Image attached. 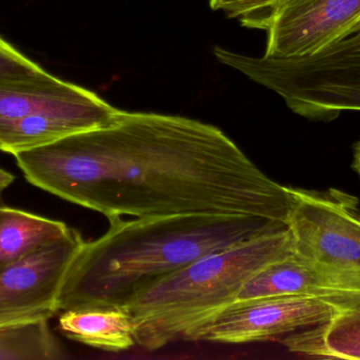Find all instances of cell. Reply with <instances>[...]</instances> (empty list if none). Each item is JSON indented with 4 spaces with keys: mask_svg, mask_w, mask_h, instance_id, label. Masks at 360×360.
<instances>
[{
    "mask_svg": "<svg viewBox=\"0 0 360 360\" xmlns=\"http://www.w3.org/2000/svg\"><path fill=\"white\" fill-rule=\"evenodd\" d=\"M13 181H14V175L4 169L0 168V190H6L13 183Z\"/></svg>",
    "mask_w": 360,
    "mask_h": 360,
    "instance_id": "obj_18",
    "label": "cell"
},
{
    "mask_svg": "<svg viewBox=\"0 0 360 360\" xmlns=\"http://www.w3.org/2000/svg\"><path fill=\"white\" fill-rule=\"evenodd\" d=\"M109 222L108 232L86 241L70 266L58 312L124 308L143 290L203 256L288 228L285 222L241 215L117 217Z\"/></svg>",
    "mask_w": 360,
    "mask_h": 360,
    "instance_id": "obj_2",
    "label": "cell"
},
{
    "mask_svg": "<svg viewBox=\"0 0 360 360\" xmlns=\"http://www.w3.org/2000/svg\"><path fill=\"white\" fill-rule=\"evenodd\" d=\"M216 58L285 101L294 113L330 122L360 111V30L315 54L254 57L214 48Z\"/></svg>",
    "mask_w": 360,
    "mask_h": 360,
    "instance_id": "obj_4",
    "label": "cell"
},
{
    "mask_svg": "<svg viewBox=\"0 0 360 360\" xmlns=\"http://www.w3.org/2000/svg\"><path fill=\"white\" fill-rule=\"evenodd\" d=\"M288 228L294 253L314 263L360 273V209L356 197L290 187Z\"/></svg>",
    "mask_w": 360,
    "mask_h": 360,
    "instance_id": "obj_5",
    "label": "cell"
},
{
    "mask_svg": "<svg viewBox=\"0 0 360 360\" xmlns=\"http://www.w3.org/2000/svg\"><path fill=\"white\" fill-rule=\"evenodd\" d=\"M289 228L203 256L137 294L124 306L135 344L156 351L188 336L236 302L243 285L271 262L293 255Z\"/></svg>",
    "mask_w": 360,
    "mask_h": 360,
    "instance_id": "obj_3",
    "label": "cell"
},
{
    "mask_svg": "<svg viewBox=\"0 0 360 360\" xmlns=\"http://www.w3.org/2000/svg\"><path fill=\"white\" fill-rule=\"evenodd\" d=\"M59 330L70 340L105 352H122L135 344L134 330L122 308H88L63 312Z\"/></svg>",
    "mask_w": 360,
    "mask_h": 360,
    "instance_id": "obj_12",
    "label": "cell"
},
{
    "mask_svg": "<svg viewBox=\"0 0 360 360\" xmlns=\"http://www.w3.org/2000/svg\"><path fill=\"white\" fill-rule=\"evenodd\" d=\"M70 226L22 209L0 206V268L67 232Z\"/></svg>",
    "mask_w": 360,
    "mask_h": 360,
    "instance_id": "obj_13",
    "label": "cell"
},
{
    "mask_svg": "<svg viewBox=\"0 0 360 360\" xmlns=\"http://www.w3.org/2000/svg\"><path fill=\"white\" fill-rule=\"evenodd\" d=\"M93 91L44 71L23 78L0 80V123L32 114L95 103Z\"/></svg>",
    "mask_w": 360,
    "mask_h": 360,
    "instance_id": "obj_10",
    "label": "cell"
},
{
    "mask_svg": "<svg viewBox=\"0 0 360 360\" xmlns=\"http://www.w3.org/2000/svg\"><path fill=\"white\" fill-rule=\"evenodd\" d=\"M27 182L108 218L241 215L288 224L290 187L216 126L120 110L113 122L14 154Z\"/></svg>",
    "mask_w": 360,
    "mask_h": 360,
    "instance_id": "obj_1",
    "label": "cell"
},
{
    "mask_svg": "<svg viewBox=\"0 0 360 360\" xmlns=\"http://www.w3.org/2000/svg\"><path fill=\"white\" fill-rule=\"evenodd\" d=\"M258 0H210V6L214 11L221 10L230 18H237Z\"/></svg>",
    "mask_w": 360,
    "mask_h": 360,
    "instance_id": "obj_17",
    "label": "cell"
},
{
    "mask_svg": "<svg viewBox=\"0 0 360 360\" xmlns=\"http://www.w3.org/2000/svg\"><path fill=\"white\" fill-rule=\"evenodd\" d=\"M352 166L360 178V141L357 142L354 146V160H353Z\"/></svg>",
    "mask_w": 360,
    "mask_h": 360,
    "instance_id": "obj_19",
    "label": "cell"
},
{
    "mask_svg": "<svg viewBox=\"0 0 360 360\" xmlns=\"http://www.w3.org/2000/svg\"><path fill=\"white\" fill-rule=\"evenodd\" d=\"M281 1L283 0H258L243 11L237 18L245 27L264 30L271 13Z\"/></svg>",
    "mask_w": 360,
    "mask_h": 360,
    "instance_id": "obj_16",
    "label": "cell"
},
{
    "mask_svg": "<svg viewBox=\"0 0 360 360\" xmlns=\"http://www.w3.org/2000/svg\"><path fill=\"white\" fill-rule=\"evenodd\" d=\"M44 71L46 70L0 37V80L29 77Z\"/></svg>",
    "mask_w": 360,
    "mask_h": 360,
    "instance_id": "obj_15",
    "label": "cell"
},
{
    "mask_svg": "<svg viewBox=\"0 0 360 360\" xmlns=\"http://www.w3.org/2000/svg\"><path fill=\"white\" fill-rule=\"evenodd\" d=\"M86 241L67 232L23 254L0 268V327L49 321L58 313L63 281Z\"/></svg>",
    "mask_w": 360,
    "mask_h": 360,
    "instance_id": "obj_7",
    "label": "cell"
},
{
    "mask_svg": "<svg viewBox=\"0 0 360 360\" xmlns=\"http://www.w3.org/2000/svg\"><path fill=\"white\" fill-rule=\"evenodd\" d=\"M292 353L326 359H360V304L336 315L331 321L281 340Z\"/></svg>",
    "mask_w": 360,
    "mask_h": 360,
    "instance_id": "obj_11",
    "label": "cell"
},
{
    "mask_svg": "<svg viewBox=\"0 0 360 360\" xmlns=\"http://www.w3.org/2000/svg\"><path fill=\"white\" fill-rule=\"evenodd\" d=\"M4 190H0V206H2V205H4Z\"/></svg>",
    "mask_w": 360,
    "mask_h": 360,
    "instance_id": "obj_20",
    "label": "cell"
},
{
    "mask_svg": "<svg viewBox=\"0 0 360 360\" xmlns=\"http://www.w3.org/2000/svg\"><path fill=\"white\" fill-rule=\"evenodd\" d=\"M63 348L49 321H29L0 327V360H59Z\"/></svg>",
    "mask_w": 360,
    "mask_h": 360,
    "instance_id": "obj_14",
    "label": "cell"
},
{
    "mask_svg": "<svg viewBox=\"0 0 360 360\" xmlns=\"http://www.w3.org/2000/svg\"><path fill=\"white\" fill-rule=\"evenodd\" d=\"M264 30V56L315 54L360 30V0H283Z\"/></svg>",
    "mask_w": 360,
    "mask_h": 360,
    "instance_id": "obj_8",
    "label": "cell"
},
{
    "mask_svg": "<svg viewBox=\"0 0 360 360\" xmlns=\"http://www.w3.org/2000/svg\"><path fill=\"white\" fill-rule=\"evenodd\" d=\"M120 111L101 99L86 105L49 110L0 123V151L14 156L75 133L105 126L115 120Z\"/></svg>",
    "mask_w": 360,
    "mask_h": 360,
    "instance_id": "obj_9",
    "label": "cell"
},
{
    "mask_svg": "<svg viewBox=\"0 0 360 360\" xmlns=\"http://www.w3.org/2000/svg\"><path fill=\"white\" fill-rule=\"evenodd\" d=\"M359 304L323 296L236 300L197 328L188 340L240 345L276 340L327 323Z\"/></svg>",
    "mask_w": 360,
    "mask_h": 360,
    "instance_id": "obj_6",
    "label": "cell"
}]
</instances>
